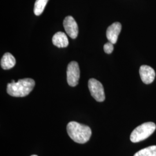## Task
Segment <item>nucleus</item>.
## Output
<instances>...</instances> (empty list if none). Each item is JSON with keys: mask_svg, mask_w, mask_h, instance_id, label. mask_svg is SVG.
Returning <instances> with one entry per match:
<instances>
[{"mask_svg": "<svg viewBox=\"0 0 156 156\" xmlns=\"http://www.w3.org/2000/svg\"><path fill=\"white\" fill-rule=\"evenodd\" d=\"M67 82L70 86L75 87L78 85L80 78V69L78 63L71 62L69 63L67 70Z\"/></svg>", "mask_w": 156, "mask_h": 156, "instance_id": "39448f33", "label": "nucleus"}, {"mask_svg": "<svg viewBox=\"0 0 156 156\" xmlns=\"http://www.w3.org/2000/svg\"><path fill=\"white\" fill-rule=\"evenodd\" d=\"M134 156H156V146H151L136 152Z\"/></svg>", "mask_w": 156, "mask_h": 156, "instance_id": "f8f14e48", "label": "nucleus"}, {"mask_svg": "<svg viewBox=\"0 0 156 156\" xmlns=\"http://www.w3.org/2000/svg\"><path fill=\"white\" fill-rule=\"evenodd\" d=\"M64 27L67 34L73 39L78 37V26L74 18L71 16L66 17L63 22Z\"/></svg>", "mask_w": 156, "mask_h": 156, "instance_id": "423d86ee", "label": "nucleus"}, {"mask_svg": "<svg viewBox=\"0 0 156 156\" xmlns=\"http://www.w3.org/2000/svg\"><path fill=\"white\" fill-rule=\"evenodd\" d=\"M53 45L59 48H66L69 44L67 35L63 32H57L54 35L52 38Z\"/></svg>", "mask_w": 156, "mask_h": 156, "instance_id": "1a4fd4ad", "label": "nucleus"}, {"mask_svg": "<svg viewBox=\"0 0 156 156\" xmlns=\"http://www.w3.org/2000/svg\"><path fill=\"white\" fill-rule=\"evenodd\" d=\"M35 84V81L31 78L19 79L16 82L13 80L11 83L8 84L6 91L12 97H23L31 92Z\"/></svg>", "mask_w": 156, "mask_h": 156, "instance_id": "f257e3e1", "label": "nucleus"}, {"mask_svg": "<svg viewBox=\"0 0 156 156\" xmlns=\"http://www.w3.org/2000/svg\"><path fill=\"white\" fill-rule=\"evenodd\" d=\"M16 64V60L13 56L9 53H6L1 60V66L4 69H9Z\"/></svg>", "mask_w": 156, "mask_h": 156, "instance_id": "9d476101", "label": "nucleus"}, {"mask_svg": "<svg viewBox=\"0 0 156 156\" xmlns=\"http://www.w3.org/2000/svg\"><path fill=\"white\" fill-rule=\"evenodd\" d=\"M37 156V155H32V156Z\"/></svg>", "mask_w": 156, "mask_h": 156, "instance_id": "4468645a", "label": "nucleus"}, {"mask_svg": "<svg viewBox=\"0 0 156 156\" xmlns=\"http://www.w3.org/2000/svg\"><path fill=\"white\" fill-rule=\"evenodd\" d=\"M67 133L72 140L78 144H83L89 140L91 130L89 126L76 122H71L67 126Z\"/></svg>", "mask_w": 156, "mask_h": 156, "instance_id": "f03ea898", "label": "nucleus"}, {"mask_svg": "<svg viewBox=\"0 0 156 156\" xmlns=\"http://www.w3.org/2000/svg\"><path fill=\"white\" fill-rule=\"evenodd\" d=\"M156 125L153 122H147L135 128L130 135V140L133 143H137L149 138L155 131Z\"/></svg>", "mask_w": 156, "mask_h": 156, "instance_id": "7ed1b4c3", "label": "nucleus"}, {"mask_svg": "<svg viewBox=\"0 0 156 156\" xmlns=\"http://www.w3.org/2000/svg\"><path fill=\"white\" fill-rule=\"evenodd\" d=\"M122 30V24L119 22L113 23L106 30V37L109 42L113 44L117 42L119 35Z\"/></svg>", "mask_w": 156, "mask_h": 156, "instance_id": "6e6552de", "label": "nucleus"}, {"mask_svg": "<svg viewBox=\"0 0 156 156\" xmlns=\"http://www.w3.org/2000/svg\"><path fill=\"white\" fill-rule=\"evenodd\" d=\"M88 86L92 97L98 102H103L105 99L104 89L102 84L94 78L89 80Z\"/></svg>", "mask_w": 156, "mask_h": 156, "instance_id": "20e7f679", "label": "nucleus"}, {"mask_svg": "<svg viewBox=\"0 0 156 156\" xmlns=\"http://www.w3.org/2000/svg\"><path fill=\"white\" fill-rule=\"evenodd\" d=\"M140 74L142 81L146 84L151 83L156 76L154 70L150 66L146 65L140 67Z\"/></svg>", "mask_w": 156, "mask_h": 156, "instance_id": "0eeeda50", "label": "nucleus"}, {"mask_svg": "<svg viewBox=\"0 0 156 156\" xmlns=\"http://www.w3.org/2000/svg\"><path fill=\"white\" fill-rule=\"evenodd\" d=\"M48 1L49 0H36L34 8V12L35 15L39 16L42 13Z\"/></svg>", "mask_w": 156, "mask_h": 156, "instance_id": "9b49d317", "label": "nucleus"}, {"mask_svg": "<svg viewBox=\"0 0 156 156\" xmlns=\"http://www.w3.org/2000/svg\"><path fill=\"white\" fill-rule=\"evenodd\" d=\"M104 50L107 54H111L114 50L113 44L109 41L104 46Z\"/></svg>", "mask_w": 156, "mask_h": 156, "instance_id": "ddd939ff", "label": "nucleus"}]
</instances>
